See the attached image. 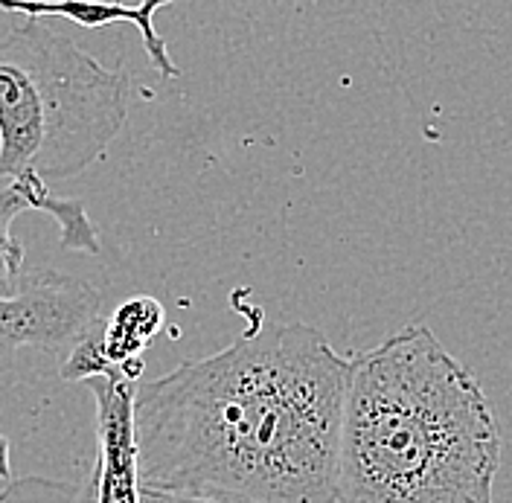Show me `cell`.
Returning <instances> with one entry per match:
<instances>
[{"label":"cell","mask_w":512,"mask_h":503,"mask_svg":"<svg viewBox=\"0 0 512 503\" xmlns=\"http://www.w3.org/2000/svg\"><path fill=\"white\" fill-rule=\"evenodd\" d=\"M96 405V463L99 503H140V445L134 422V381L96 376L85 381Z\"/></svg>","instance_id":"obj_5"},{"label":"cell","mask_w":512,"mask_h":503,"mask_svg":"<svg viewBox=\"0 0 512 503\" xmlns=\"http://www.w3.org/2000/svg\"><path fill=\"white\" fill-rule=\"evenodd\" d=\"M498 469L492 405L425 323L352 358L338 503H492Z\"/></svg>","instance_id":"obj_2"},{"label":"cell","mask_w":512,"mask_h":503,"mask_svg":"<svg viewBox=\"0 0 512 503\" xmlns=\"http://www.w3.org/2000/svg\"><path fill=\"white\" fill-rule=\"evenodd\" d=\"M163 317H166L163 306L155 297H131L105 320V329H102L105 358L120 376H126L128 381L140 378L143 373L140 355L160 332Z\"/></svg>","instance_id":"obj_7"},{"label":"cell","mask_w":512,"mask_h":503,"mask_svg":"<svg viewBox=\"0 0 512 503\" xmlns=\"http://www.w3.org/2000/svg\"><path fill=\"white\" fill-rule=\"evenodd\" d=\"M0 477H3V480H12V469H9V440H6L3 434H0ZM76 503H99V486H96L94 469L88 472L85 483L79 486Z\"/></svg>","instance_id":"obj_8"},{"label":"cell","mask_w":512,"mask_h":503,"mask_svg":"<svg viewBox=\"0 0 512 503\" xmlns=\"http://www.w3.org/2000/svg\"><path fill=\"white\" fill-rule=\"evenodd\" d=\"M175 0H0V12H15L24 18H62L73 21L85 30H99L111 24H134L140 30L143 50L149 53V62L163 79H175L181 70L172 62L166 41L155 30V12Z\"/></svg>","instance_id":"obj_6"},{"label":"cell","mask_w":512,"mask_h":503,"mask_svg":"<svg viewBox=\"0 0 512 503\" xmlns=\"http://www.w3.org/2000/svg\"><path fill=\"white\" fill-rule=\"evenodd\" d=\"M352 358L309 323L251 326L137 390L140 483L207 503H338Z\"/></svg>","instance_id":"obj_1"},{"label":"cell","mask_w":512,"mask_h":503,"mask_svg":"<svg viewBox=\"0 0 512 503\" xmlns=\"http://www.w3.org/2000/svg\"><path fill=\"white\" fill-rule=\"evenodd\" d=\"M131 79L73 35L27 18L0 38V178L67 181L94 166L128 120Z\"/></svg>","instance_id":"obj_3"},{"label":"cell","mask_w":512,"mask_h":503,"mask_svg":"<svg viewBox=\"0 0 512 503\" xmlns=\"http://www.w3.org/2000/svg\"><path fill=\"white\" fill-rule=\"evenodd\" d=\"M140 503H207V501H192V498H178V495H166V492H155V489H143V492H140Z\"/></svg>","instance_id":"obj_9"},{"label":"cell","mask_w":512,"mask_h":503,"mask_svg":"<svg viewBox=\"0 0 512 503\" xmlns=\"http://www.w3.org/2000/svg\"><path fill=\"white\" fill-rule=\"evenodd\" d=\"M27 210H41L59 224L64 251L99 253V230L82 201L56 198L35 175L0 184V384L41 361L62 364L102 320L99 288L53 268L24 271V248L12 224Z\"/></svg>","instance_id":"obj_4"}]
</instances>
